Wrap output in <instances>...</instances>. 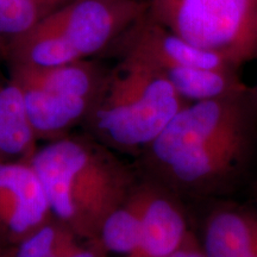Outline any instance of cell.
<instances>
[{"label":"cell","mask_w":257,"mask_h":257,"mask_svg":"<svg viewBox=\"0 0 257 257\" xmlns=\"http://www.w3.org/2000/svg\"><path fill=\"white\" fill-rule=\"evenodd\" d=\"M257 155L256 87L191 102L136 157L141 178L182 201L227 199L248 181Z\"/></svg>","instance_id":"obj_1"},{"label":"cell","mask_w":257,"mask_h":257,"mask_svg":"<svg viewBox=\"0 0 257 257\" xmlns=\"http://www.w3.org/2000/svg\"><path fill=\"white\" fill-rule=\"evenodd\" d=\"M30 165L53 216L83 240L98 237L102 221L128 197L140 178L135 167L86 134L50 141L38 148Z\"/></svg>","instance_id":"obj_2"},{"label":"cell","mask_w":257,"mask_h":257,"mask_svg":"<svg viewBox=\"0 0 257 257\" xmlns=\"http://www.w3.org/2000/svg\"><path fill=\"white\" fill-rule=\"evenodd\" d=\"M186 104L155 68L119 56L82 127L114 153L138 157Z\"/></svg>","instance_id":"obj_3"},{"label":"cell","mask_w":257,"mask_h":257,"mask_svg":"<svg viewBox=\"0 0 257 257\" xmlns=\"http://www.w3.org/2000/svg\"><path fill=\"white\" fill-rule=\"evenodd\" d=\"M147 15L239 69L257 57L256 0H148Z\"/></svg>","instance_id":"obj_4"},{"label":"cell","mask_w":257,"mask_h":257,"mask_svg":"<svg viewBox=\"0 0 257 257\" xmlns=\"http://www.w3.org/2000/svg\"><path fill=\"white\" fill-rule=\"evenodd\" d=\"M147 11L148 0H72L44 19L81 59H95L110 50Z\"/></svg>","instance_id":"obj_5"},{"label":"cell","mask_w":257,"mask_h":257,"mask_svg":"<svg viewBox=\"0 0 257 257\" xmlns=\"http://www.w3.org/2000/svg\"><path fill=\"white\" fill-rule=\"evenodd\" d=\"M115 57L143 61L163 76L182 68L238 69L217 54L204 50L154 22L146 14L110 49Z\"/></svg>","instance_id":"obj_6"},{"label":"cell","mask_w":257,"mask_h":257,"mask_svg":"<svg viewBox=\"0 0 257 257\" xmlns=\"http://www.w3.org/2000/svg\"><path fill=\"white\" fill-rule=\"evenodd\" d=\"M53 217L30 162L0 161V248L25 238Z\"/></svg>","instance_id":"obj_7"},{"label":"cell","mask_w":257,"mask_h":257,"mask_svg":"<svg viewBox=\"0 0 257 257\" xmlns=\"http://www.w3.org/2000/svg\"><path fill=\"white\" fill-rule=\"evenodd\" d=\"M137 192L141 236L131 257H169L185 243L193 230L185 201L162 186L141 176Z\"/></svg>","instance_id":"obj_8"},{"label":"cell","mask_w":257,"mask_h":257,"mask_svg":"<svg viewBox=\"0 0 257 257\" xmlns=\"http://www.w3.org/2000/svg\"><path fill=\"white\" fill-rule=\"evenodd\" d=\"M211 202L200 233L195 232L206 257H257V198L245 204Z\"/></svg>","instance_id":"obj_9"},{"label":"cell","mask_w":257,"mask_h":257,"mask_svg":"<svg viewBox=\"0 0 257 257\" xmlns=\"http://www.w3.org/2000/svg\"><path fill=\"white\" fill-rule=\"evenodd\" d=\"M19 88L23 94L29 123L37 141L50 142L68 136L74 127L82 126L96 101L59 89Z\"/></svg>","instance_id":"obj_10"},{"label":"cell","mask_w":257,"mask_h":257,"mask_svg":"<svg viewBox=\"0 0 257 257\" xmlns=\"http://www.w3.org/2000/svg\"><path fill=\"white\" fill-rule=\"evenodd\" d=\"M37 149L21 88L0 68V161L30 162Z\"/></svg>","instance_id":"obj_11"},{"label":"cell","mask_w":257,"mask_h":257,"mask_svg":"<svg viewBox=\"0 0 257 257\" xmlns=\"http://www.w3.org/2000/svg\"><path fill=\"white\" fill-rule=\"evenodd\" d=\"M140 236L141 207L136 184L128 197L105 218L95 239L112 257H131Z\"/></svg>","instance_id":"obj_12"},{"label":"cell","mask_w":257,"mask_h":257,"mask_svg":"<svg viewBox=\"0 0 257 257\" xmlns=\"http://www.w3.org/2000/svg\"><path fill=\"white\" fill-rule=\"evenodd\" d=\"M79 239L69 227L53 217L19 242L2 246L0 257H53Z\"/></svg>","instance_id":"obj_13"},{"label":"cell","mask_w":257,"mask_h":257,"mask_svg":"<svg viewBox=\"0 0 257 257\" xmlns=\"http://www.w3.org/2000/svg\"><path fill=\"white\" fill-rule=\"evenodd\" d=\"M54 10L43 0H0V40L30 31Z\"/></svg>","instance_id":"obj_14"},{"label":"cell","mask_w":257,"mask_h":257,"mask_svg":"<svg viewBox=\"0 0 257 257\" xmlns=\"http://www.w3.org/2000/svg\"><path fill=\"white\" fill-rule=\"evenodd\" d=\"M53 257H112L101 248L96 239H79Z\"/></svg>","instance_id":"obj_15"},{"label":"cell","mask_w":257,"mask_h":257,"mask_svg":"<svg viewBox=\"0 0 257 257\" xmlns=\"http://www.w3.org/2000/svg\"><path fill=\"white\" fill-rule=\"evenodd\" d=\"M169 257H206V255L199 243L195 231L192 230L185 243Z\"/></svg>","instance_id":"obj_16"},{"label":"cell","mask_w":257,"mask_h":257,"mask_svg":"<svg viewBox=\"0 0 257 257\" xmlns=\"http://www.w3.org/2000/svg\"><path fill=\"white\" fill-rule=\"evenodd\" d=\"M43 2L47 3V4H49L50 6H53L54 9H59L60 6L64 5L66 3L72 2V0H43Z\"/></svg>","instance_id":"obj_17"},{"label":"cell","mask_w":257,"mask_h":257,"mask_svg":"<svg viewBox=\"0 0 257 257\" xmlns=\"http://www.w3.org/2000/svg\"><path fill=\"white\" fill-rule=\"evenodd\" d=\"M250 192H251L253 197L257 198V178L251 181V185H250Z\"/></svg>","instance_id":"obj_18"},{"label":"cell","mask_w":257,"mask_h":257,"mask_svg":"<svg viewBox=\"0 0 257 257\" xmlns=\"http://www.w3.org/2000/svg\"><path fill=\"white\" fill-rule=\"evenodd\" d=\"M256 92H257V87H256Z\"/></svg>","instance_id":"obj_19"},{"label":"cell","mask_w":257,"mask_h":257,"mask_svg":"<svg viewBox=\"0 0 257 257\" xmlns=\"http://www.w3.org/2000/svg\"><path fill=\"white\" fill-rule=\"evenodd\" d=\"M256 2H257V0H256Z\"/></svg>","instance_id":"obj_20"}]
</instances>
